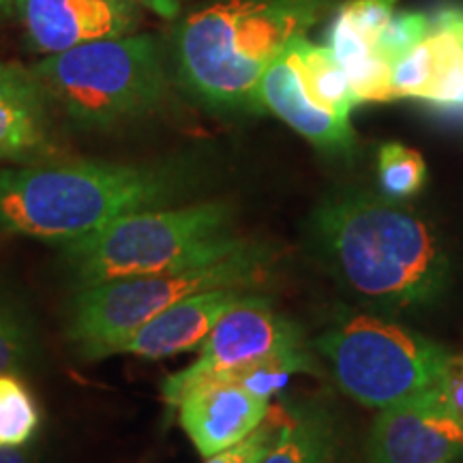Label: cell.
I'll return each mask as SVG.
<instances>
[{
  "instance_id": "277c9868",
  "label": "cell",
  "mask_w": 463,
  "mask_h": 463,
  "mask_svg": "<svg viewBox=\"0 0 463 463\" xmlns=\"http://www.w3.org/2000/svg\"><path fill=\"white\" fill-rule=\"evenodd\" d=\"M247 242L236 234L232 208L223 202L159 206L129 213L95 234L67 242L62 245V262L82 288L213 264Z\"/></svg>"
},
{
  "instance_id": "d6986e66",
  "label": "cell",
  "mask_w": 463,
  "mask_h": 463,
  "mask_svg": "<svg viewBox=\"0 0 463 463\" xmlns=\"http://www.w3.org/2000/svg\"><path fill=\"white\" fill-rule=\"evenodd\" d=\"M42 405L20 373H0V449L26 447L42 430Z\"/></svg>"
},
{
  "instance_id": "8992f818",
  "label": "cell",
  "mask_w": 463,
  "mask_h": 463,
  "mask_svg": "<svg viewBox=\"0 0 463 463\" xmlns=\"http://www.w3.org/2000/svg\"><path fill=\"white\" fill-rule=\"evenodd\" d=\"M269 264L270 253L247 242L213 264L82 286L69 305L67 337L89 361L118 354L137 328L167 307L206 289L253 288L262 281Z\"/></svg>"
},
{
  "instance_id": "5bb4252c",
  "label": "cell",
  "mask_w": 463,
  "mask_h": 463,
  "mask_svg": "<svg viewBox=\"0 0 463 463\" xmlns=\"http://www.w3.org/2000/svg\"><path fill=\"white\" fill-rule=\"evenodd\" d=\"M48 97L33 69L0 62V161H28L48 148Z\"/></svg>"
},
{
  "instance_id": "6da1fadb",
  "label": "cell",
  "mask_w": 463,
  "mask_h": 463,
  "mask_svg": "<svg viewBox=\"0 0 463 463\" xmlns=\"http://www.w3.org/2000/svg\"><path fill=\"white\" fill-rule=\"evenodd\" d=\"M311 236L333 275L378 309H422L447 289L450 264L436 232L391 198L335 194L316 208Z\"/></svg>"
},
{
  "instance_id": "3957f363",
  "label": "cell",
  "mask_w": 463,
  "mask_h": 463,
  "mask_svg": "<svg viewBox=\"0 0 463 463\" xmlns=\"http://www.w3.org/2000/svg\"><path fill=\"white\" fill-rule=\"evenodd\" d=\"M324 7L326 0H225L194 11L174 33L178 80L211 108L260 109L266 67Z\"/></svg>"
},
{
  "instance_id": "d4e9b609",
  "label": "cell",
  "mask_w": 463,
  "mask_h": 463,
  "mask_svg": "<svg viewBox=\"0 0 463 463\" xmlns=\"http://www.w3.org/2000/svg\"><path fill=\"white\" fill-rule=\"evenodd\" d=\"M436 399L453 419L463 425V356L450 354L442 380L436 389Z\"/></svg>"
},
{
  "instance_id": "9a60e30c",
  "label": "cell",
  "mask_w": 463,
  "mask_h": 463,
  "mask_svg": "<svg viewBox=\"0 0 463 463\" xmlns=\"http://www.w3.org/2000/svg\"><path fill=\"white\" fill-rule=\"evenodd\" d=\"M430 20L422 39L430 78L420 101L450 118H463V9L442 7Z\"/></svg>"
},
{
  "instance_id": "cb8c5ba5",
  "label": "cell",
  "mask_w": 463,
  "mask_h": 463,
  "mask_svg": "<svg viewBox=\"0 0 463 463\" xmlns=\"http://www.w3.org/2000/svg\"><path fill=\"white\" fill-rule=\"evenodd\" d=\"M395 5L397 0H354V3L345 5L344 11L350 15V20L354 22V26L364 37L375 42L378 33L392 15Z\"/></svg>"
},
{
  "instance_id": "e0dca14e",
  "label": "cell",
  "mask_w": 463,
  "mask_h": 463,
  "mask_svg": "<svg viewBox=\"0 0 463 463\" xmlns=\"http://www.w3.org/2000/svg\"><path fill=\"white\" fill-rule=\"evenodd\" d=\"M286 50L307 99L324 112L350 118L358 97L331 48H322L307 42L305 37H297L288 43Z\"/></svg>"
},
{
  "instance_id": "484cf974",
  "label": "cell",
  "mask_w": 463,
  "mask_h": 463,
  "mask_svg": "<svg viewBox=\"0 0 463 463\" xmlns=\"http://www.w3.org/2000/svg\"><path fill=\"white\" fill-rule=\"evenodd\" d=\"M0 463H43V453L34 439L26 447L0 449Z\"/></svg>"
},
{
  "instance_id": "52a82bcc",
  "label": "cell",
  "mask_w": 463,
  "mask_h": 463,
  "mask_svg": "<svg viewBox=\"0 0 463 463\" xmlns=\"http://www.w3.org/2000/svg\"><path fill=\"white\" fill-rule=\"evenodd\" d=\"M316 352L347 395L378 410L433 395L450 358L436 341L369 316L339 320Z\"/></svg>"
},
{
  "instance_id": "ba28073f",
  "label": "cell",
  "mask_w": 463,
  "mask_h": 463,
  "mask_svg": "<svg viewBox=\"0 0 463 463\" xmlns=\"http://www.w3.org/2000/svg\"><path fill=\"white\" fill-rule=\"evenodd\" d=\"M200 354L187 369L167 375L161 395L176 408L184 391L213 375H230L262 367L286 364L294 373H320L303 328L277 314L269 298L249 292L225 314L198 347Z\"/></svg>"
},
{
  "instance_id": "7c38bea8",
  "label": "cell",
  "mask_w": 463,
  "mask_h": 463,
  "mask_svg": "<svg viewBox=\"0 0 463 463\" xmlns=\"http://www.w3.org/2000/svg\"><path fill=\"white\" fill-rule=\"evenodd\" d=\"M247 294V288H217L178 300L137 328L125 341L118 354L159 361L198 350L217 322Z\"/></svg>"
},
{
  "instance_id": "ffe728a7",
  "label": "cell",
  "mask_w": 463,
  "mask_h": 463,
  "mask_svg": "<svg viewBox=\"0 0 463 463\" xmlns=\"http://www.w3.org/2000/svg\"><path fill=\"white\" fill-rule=\"evenodd\" d=\"M39 333L31 311L0 288V373H22L37 361Z\"/></svg>"
},
{
  "instance_id": "4316f807",
  "label": "cell",
  "mask_w": 463,
  "mask_h": 463,
  "mask_svg": "<svg viewBox=\"0 0 463 463\" xmlns=\"http://www.w3.org/2000/svg\"><path fill=\"white\" fill-rule=\"evenodd\" d=\"M137 3H140L142 7L155 11L157 15L172 20V17H176L178 14H181V7H183L184 0H137Z\"/></svg>"
},
{
  "instance_id": "44dd1931",
  "label": "cell",
  "mask_w": 463,
  "mask_h": 463,
  "mask_svg": "<svg viewBox=\"0 0 463 463\" xmlns=\"http://www.w3.org/2000/svg\"><path fill=\"white\" fill-rule=\"evenodd\" d=\"M380 187L391 200H403L419 194L427 181V165L416 150L399 142L380 148Z\"/></svg>"
},
{
  "instance_id": "7a4b0ae2",
  "label": "cell",
  "mask_w": 463,
  "mask_h": 463,
  "mask_svg": "<svg viewBox=\"0 0 463 463\" xmlns=\"http://www.w3.org/2000/svg\"><path fill=\"white\" fill-rule=\"evenodd\" d=\"M184 183L187 174L172 164L7 167L0 170V230L62 247L129 213L170 204Z\"/></svg>"
},
{
  "instance_id": "5b68a950",
  "label": "cell",
  "mask_w": 463,
  "mask_h": 463,
  "mask_svg": "<svg viewBox=\"0 0 463 463\" xmlns=\"http://www.w3.org/2000/svg\"><path fill=\"white\" fill-rule=\"evenodd\" d=\"M58 108L82 129H114L153 114L165 97L164 52L150 34L97 39L31 67Z\"/></svg>"
},
{
  "instance_id": "603a6c76",
  "label": "cell",
  "mask_w": 463,
  "mask_h": 463,
  "mask_svg": "<svg viewBox=\"0 0 463 463\" xmlns=\"http://www.w3.org/2000/svg\"><path fill=\"white\" fill-rule=\"evenodd\" d=\"M286 412L277 410V414H266V419L249 436L239 439L232 447L219 450V453L206 457L204 463H262L264 457L275 447L279 438Z\"/></svg>"
},
{
  "instance_id": "ac0fdd59",
  "label": "cell",
  "mask_w": 463,
  "mask_h": 463,
  "mask_svg": "<svg viewBox=\"0 0 463 463\" xmlns=\"http://www.w3.org/2000/svg\"><path fill=\"white\" fill-rule=\"evenodd\" d=\"M328 43L358 101H392L391 62L380 56L375 42L358 31L344 9L331 24Z\"/></svg>"
},
{
  "instance_id": "7402d4cb",
  "label": "cell",
  "mask_w": 463,
  "mask_h": 463,
  "mask_svg": "<svg viewBox=\"0 0 463 463\" xmlns=\"http://www.w3.org/2000/svg\"><path fill=\"white\" fill-rule=\"evenodd\" d=\"M430 24V14H412V11L392 14L375 37V50L392 65L397 58L408 54L414 45H419L427 37Z\"/></svg>"
},
{
  "instance_id": "2e32d148",
  "label": "cell",
  "mask_w": 463,
  "mask_h": 463,
  "mask_svg": "<svg viewBox=\"0 0 463 463\" xmlns=\"http://www.w3.org/2000/svg\"><path fill=\"white\" fill-rule=\"evenodd\" d=\"M344 439L331 410L320 403L292 405L279 438L262 463H341Z\"/></svg>"
},
{
  "instance_id": "8fae6325",
  "label": "cell",
  "mask_w": 463,
  "mask_h": 463,
  "mask_svg": "<svg viewBox=\"0 0 463 463\" xmlns=\"http://www.w3.org/2000/svg\"><path fill=\"white\" fill-rule=\"evenodd\" d=\"M176 408L184 433L206 459L256 430L270 412V399L236 380L208 378L184 391Z\"/></svg>"
},
{
  "instance_id": "9c48e42d",
  "label": "cell",
  "mask_w": 463,
  "mask_h": 463,
  "mask_svg": "<svg viewBox=\"0 0 463 463\" xmlns=\"http://www.w3.org/2000/svg\"><path fill=\"white\" fill-rule=\"evenodd\" d=\"M0 9L20 22L28 48L52 56L136 33L144 7L137 0H0Z\"/></svg>"
},
{
  "instance_id": "30bf717a",
  "label": "cell",
  "mask_w": 463,
  "mask_h": 463,
  "mask_svg": "<svg viewBox=\"0 0 463 463\" xmlns=\"http://www.w3.org/2000/svg\"><path fill=\"white\" fill-rule=\"evenodd\" d=\"M463 455V425L436 392L382 408L367 442V463H450Z\"/></svg>"
},
{
  "instance_id": "4fadbf2b",
  "label": "cell",
  "mask_w": 463,
  "mask_h": 463,
  "mask_svg": "<svg viewBox=\"0 0 463 463\" xmlns=\"http://www.w3.org/2000/svg\"><path fill=\"white\" fill-rule=\"evenodd\" d=\"M256 99L260 109H269V112L279 116L283 123L300 133L305 140L326 150V153H350L354 148L356 140L350 127V118L324 112L307 99L288 50H283L266 67L262 78H260Z\"/></svg>"
}]
</instances>
